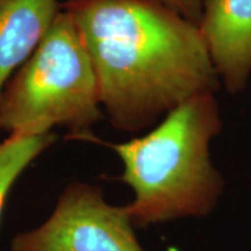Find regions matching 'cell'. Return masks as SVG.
<instances>
[{
	"label": "cell",
	"instance_id": "cell-1",
	"mask_svg": "<svg viewBox=\"0 0 251 251\" xmlns=\"http://www.w3.org/2000/svg\"><path fill=\"white\" fill-rule=\"evenodd\" d=\"M112 125L139 131L220 78L200 28L156 0H69Z\"/></svg>",
	"mask_w": 251,
	"mask_h": 251
},
{
	"label": "cell",
	"instance_id": "cell-2",
	"mask_svg": "<svg viewBox=\"0 0 251 251\" xmlns=\"http://www.w3.org/2000/svg\"><path fill=\"white\" fill-rule=\"evenodd\" d=\"M221 130L214 92L191 97L148 134L112 149L124 164L121 179L134 192L125 206L140 227L212 212L224 181L212 165L209 143Z\"/></svg>",
	"mask_w": 251,
	"mask_h": 251
},
{
	"label": "cell",
	"instance_id": "cell-3",
	"mask_svg": "<svg viewBox=\"0 0 251 251\" xmlns=\"http://www.w3.org/2000/svg\"><path fill=\"white\" fill-rule=\"evenodd\" d=\"M101 118L92 61L76 25L59 11L35 51L0 94V131L45 135L65 127L76 137H91Z\"/></svg>",
	"mask_w": 251,
	"mask_h": 251
},
{
	"label": "cell",
	"instance_id": "cell-4",
	"mask_svg": "<svg viewBox=\"0 0 251 251\" xmlns=\"http://www.w3.org/2000/svg\"><path fill=\"white\" fill-rule=\"evenodd\" d=\"M125 206L106 201L96 185L72 183L43 224L13 237L11 251H147Z\"/></svg>",
	"mask_w": 251,
	"mask_h": 251
},
{
	"label": "cell",
	"instance_id": "cell-5",
	"mask_svg": "<svg viewBox=\"0 0 251 251\" xmlns=\"http://www.w3.org/2000/svg\"><path fill=\"white\" fill-rule=\"evenodd\" d=\"M199 28L220 80L242 91L251 75V0H203Z\"/></svg>",
	"mask_w": 251,
	"mask_h": 251
},
{
	"label": "cell",
	"instance_id": "cell-6",
	"mask_svg": "<svg viewBox=\"0 0 251 251\" xmlns=\"http://www.w3.org/2000/svg\"><path fill=\"white\" fill-rule=\"evenodd\" d=\"M57 0H0V94L58 14Z\"/></svg>",
	"mask_w": 251,
	"mask_h": 251
},
{
	"label": "cell",
	"instance_id": "cell-7",
	"mask_svg": "<svg viewBox=\"0 0 251 251\" xmlns=\"http://www.w3.org/2000/svg\"><path fill=\"white\" fill-rule=\"evenodd\" d=\"M55 135H8L0 141V224L11 190L35 159L54 143Z\"/></svg>",
	"mask_w": 251,
	"mask_h": 251
},
{
	"label": "cell",
	"instance_id": "cell-8",
	"mask_svg": "<svg viewBox=\"0 0 251 251\" xmlns=\"http://www.w3.org/2000/svg\"><path fill=\"white\" fill-rule=\"evenodd\" d=\"M156 1L177 12L181 17L199 26L202 15L203 0H156Z\"/></svg>",
	"mask_w": 251,
	"mask_h": 251
}]
</instances>
